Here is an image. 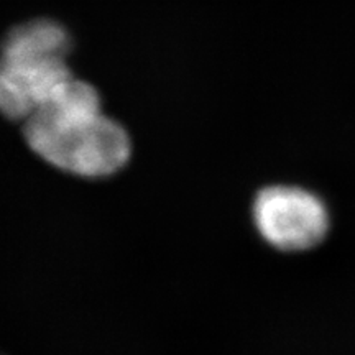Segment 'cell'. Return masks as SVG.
I'll list each match as a JSON object with an SVG mask.
<instances>
[{
	"mask_svg": "<svg viewBox=\"0 0 355 355\" xmlns=\"http://www.w3.org/2000/svg\"><path fill=\"white\" fill-rule=\"evenodd\" d=\"M73 40L63 25L32 20L0 44V114L26 122L74 79L68 64Z\"/></svg>",
	"mask_w": 355,
	"mask_h": 355,
	"instance_id": "7a4b0ae2",
	"label": "cell"
},
{
	"mask_svg": "<svg viewBox=\"0 0 355 355\" xmlns=\"http://www.w3.org/2000/svg\"><path fill=\"white\" fill-rule=\"evenodd\" d=\"M24 133L44 162L89 180L115 175L132 155L125 128L102 112L99 92L78 78L48 107L24 122Z\"/></svg>",
	"mask_w": 355,
	"mask_h": 355,
	"instance_id": "6da1fadb",
	"label": "cell"
},
{
	"mask_svg": "<svg viewBox=\"0 0 355 355\" xmlns=\"http://www.w3.org/2000/svg\"><path fill=\"white\" fill-rule=\"evenodd\" d=\"M252 214L263 241L283 252L309 250L329 230L326 204L298 186L277 184L261 189Z\"/></svg>",
	"mask_w": 355,
	"mask_h": 355,
	"instance_id": "3957f363",
	"label": "cell"
}]
</instances>
